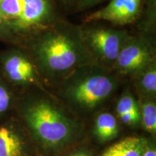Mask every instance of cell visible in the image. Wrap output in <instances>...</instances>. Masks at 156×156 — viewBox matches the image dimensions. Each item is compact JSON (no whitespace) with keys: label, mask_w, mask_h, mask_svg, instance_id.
I'll return each mask as SVG.
<instances>
[{"label":"cell","mask_w":156,"mask_h":156,"mask_svg":"<svg viewBox=\"0 0 156 156\" xmlns=\"http://www.w3.org/2000/svg\"><path fill=\"white\" fill-rule=\"evenodd\" d=\"M32 34L30 57L44 85L58 86L78 68L93 63L79 25L59 18Z\"/></svg>","instance_id":"obj_1"},{"label":"cell","mask_w":156,"mask_h":156,"mask_svg":"<svg viewBox=\"0 0 156 156\" xmlns=\"http://www.w3.org/2000/svg\"><path fill=\"white\" fill-rule=\"evenodd\" d=\"M44 90L25 103L22 116L38 145L46 152L56 153L75 140L80 124Z\"/></svg>","instance_id":"obj_2"},{"label":"cell","mask_w":156,"mask_h":156,"mask_svg":"<svg viewBox=\"0 0 156 156\" xmlns=\"http://www.w3.org/2000/svg\"><path fill=\"white\" fill-rule=\"evenodd\" d=\"M119 80L113 70L93 62L78 68L58 87L70 106L82 112H90L116 92Z\"/></svg>","instance_id":"obj_3"},{"label":"cell","mask_w":156,"mask_h":156,"mask_svg":"<svg viewBox=\"0 0 156 156\" xmlns=\"http://www.w3.org/2000/svg\"><path fill=\"white\" fill-rule=\"evenodd\" d=\"M80 30L83 43L93 62L112 70L130 34L124 29L92 23L80 26Z\"/></svg>","instance_id":"obj_4"},{"label":"cell","mask_w":156,"mask_h":156,"mask_svg":"<svg viewBox=\"0 0 156 156\" xmlns=\"http://www.w3.org/2000/svg\"><path fill=\"white\" fill-rule=\"evenodd\" d=\"M155 59V49L147 37L143 34H130L121 48L112 70L119 77L131 78Z\"/></svg>","instance_id":"obj_5"},{"label":"cell","mask_w":156,"mask_h":156,"mask_svg":"<svg viewBox=\"0 0 156 156\" xmlns=\"http://www.w3.org/2000/svg\"><path fill=\"white\" fill-rule=\"evenodd\" d=\"M58 19L54 0H25L21 15L9 24L17 33L34 34Z\"/></svg>","instance_id":"obj_6"},{"label":"cell","mask_w":156,"mask_h":156,"mask_svg":"<svg viewBox=\"0 0 156 156\" xmlns=\"http://www.w3.org/2000/svg\"><path fill=\"white\" fill-rule=\"evenodd\" d=\"M145 0H111L99 10L85 17V24L106 21L114 25H126L136 22L142 15Z\"/></svg>","instance_id":"obj_7"},{"label":"cell","mask_w":156,"mask_h":156,"mask_svg":"<svg viewBox=\"0 0 156 156\" xmlns=\"http://www.w3.org/2000/svg\"><path fill=\"white\" fill-rule=\"evenodd\" d=\"M2 69L6 77L13 84L44 87L36 66L26 54L17 51L7 54L2 60Z\"/></svg>","instance_id":"obj_8"},{"label":"cell","mask_w":156,"mask_h":156,"mask_svg":"<svg viewBox=\"0 0 156 156\" xmlns=\"http://www.w3.org/2000/svg\"><path fill=\"white\" fill-rule=\"evenodd\" d=\"M29 146L24 136L10 125L0 126V156H28Z\"/></svg>","instance_id":"obj_9"},{"label":"cell","mask_w":156,"mask_h":156,"mask_svg":"<svg viewBox=\"0 0 156 156\" xmlns=\"http://www.w3.org/2000/svg\"><path fill=\"white\" fill-rule=\"evenodd\" d=\"M140 97L155 98L156 94V60L130 78Z\"/></svg>","instance_id":"obj_10"},{"label":"cell","mask_w":156,"mask_h":156,"mask_svg":"<svg viewBox=\"0 0 156 156\" xmlns=\"http://www.w3.org/2000/svg\"><path fill=\"white\" fill-rule=\"evenodd\" d=\"M147 146L145 138L129 136L107 148L101 156H143Z\"/></svg>","instance_id":"obj_11"},{"label":"cell","mask_w":156,"mask_h":156,"mask_svg":"<svg viewBox=\"0 0 156 156\" xmlns=\"http://www.w3.org/2000/svg\"><path fill=\"white\" fill-rule=\"evenodd\" d=\"M116 111L121 121L126 125L136 126L140 122L139 103L128 90L119 99Z\"/></svg>","instance_id":"obj_12"},{"label":"cell","mask_w":156,"mask_h":156,"mask_svg":"<svg viewBox=\"0 0 156 156\" xmlns=\"http://www.w3.org/2000/svg\"><path fill=\"white\" fill-rule=\"evenodd\" d=\"M94 133L101 142L114 140L119 133L116 118L109 112L101 113L95 119Z\"/></svg>","instance_id":"obj_13"},{"label":"cell","mask_w":156,"mask_h":156,"mask_svg":"<svg viewBox=\"0 0 156 156\" xmlns=\"http://www.w3.org/2000/svg\"><path fill=\"white\" fill-rule=\"evenodd\" d=\"M139 103L140 122L146 131L152 134L156 132V104L153 99L140 97Z\"/></svg>","instance_id":"obj_14"},{"label":"cell","mask_w":156,"mask_h":156,"mask_svg":"<svg viewBox=\"0 0 156 156\" xmlns=\"http://www.w3.org/2000/svg\"><path fill=\"white\" fill-rule=\"evenodd\" d=\"M25 0H2L0 17L2 23H10L17 20L22 13Z\"/></svg>","instance_id":"obj_15"},{"label":"cell","mask_w":156,"mask_h":156,"mask_svg":"<svg viewBox=\"0 0 156 156\" xmlns=\"http://www.w3.org/2000/svg\"><path fill=\"white\" fill-rule=\"evenodd\" d=\"M147 4L145 20L144 23V29L146 31H153L155 24V6L156 0H145Z\"/></svg>","instance_id":"obj_16"},{"label":"cell","mask_w":156,"mask_h":156,"mask_svg":"<svg viewBox=\"0 0 156 156\" xmlns=\"http://www.w3.org/2000/svg\"><path fill=\"white\" fill-rule=\"evenodd\" d=\"M11 102V95L8 89L0 83V114L7 112Z\"/></svg>","instance_id":"obj_17"},{"label":"cell","mask_w":156,"mask_h":156,"mask_svg":"<svg viewBox=\"0 0 156 156\" xmlns=\"http://www.w3.org/2000/svg\"><path fill=\"white\" fill-rule=\"evenodd\" d=\"M105 0H80L76 6L75 9L77 11L86 10L87 9L92 8L99 4L104 2Z\"/></svg>","instance_id":"obj_18"},{"label":"cell","mask_w":156,"mask_h":156,"mask_svg":"<svg viewBox=\"0 0 156 156\" xmlns=\"http://www.w3.org/2000/svg\"><path fill=\"white\" fill-rule=\"evenodd\" d=\"M58 1L65 7L70 8V7H76V6H77L78 2H79L80 0H58Z\"/></svg>","instance_id":"obj_19"},{"label":"cell","mask_w":156,"mask_h":156,"mask_svg":"<svg viewBox=\"0 0 156 156\" xmlns=\"http://www.w3.org/2000/svg\"><path fill=\"white\" fill-rule=\"evenodd\" d=\"M143 156H156V151L155 149L153 146H147V150L144 153Z\"/></svg>","instance_id":"obj_20"},{"label":"cell","mask_w":156,"mask_h":156,"mask_svg":"<svg viewBox=\"0 0 156 156\" xmlns=\"http://www.w3.org/2000/svg\"><path fill=\"white\" fill-rule=\"evenodd\" d=\"M68 156H92L87 151H77L71 153Z\"/></svg>","instance_id":"obj_21"},{"label":"cell","mask_w":156,"mask_h":156,"mask_svg":"<svg viewBox=\"0 0 156 156\" xmlns=\"http://www.w3.org/2000/svg\"><path fill=\"white\" fill-rule=\"evenodd\" d=\"M1 1H2V0H0V3H1ZM2 23V20H1V17H0V25H1Z\"/></svg>","instance_id":"obj_22"}]
</instances>
